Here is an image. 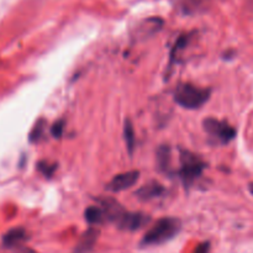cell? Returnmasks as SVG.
Segmentation results:
<instances>
[{"label":"cell","mask_w":253,"mask_h":253,"mask_svg":"<svg viewBox=\"0 0 253 253\" xmlns=\"http://www.w3.org/2000/svg\"><path fill=\"white\" fill-rule=\"evenodd\" d=\"M182 229V222L177 217H162L157 220L141 240V246H158L170 241Z\"/></svg>","instance_id":"1"},{"label":"cell","mask_w":253,"mask_h":253,"mask_svg":"<svg viewBox=\"0 0 253 253\" xmlns=\"http://www.w3.org/2000/svg\"><path fill=\"white\" fill-rule=\"evenodd\" d=\"M211 90L190 83H183L175 88L174 101L184 109H199L209 100Z\"/></svg>","instance_id":"2"},{"label":"cell","mask_w":253,"mask_h":253,"mask_svg":"<svg viewBox=\"0 0 253 253\" xmlns=\"http://www.w3.org/2000/svg\"><path fill=\"white\" fill-rule=\"evenodd\" d=\"M205 169V162L200 157L189 151L180 152V168L178 170L180 179L185 185H190L197 178L203 174Z\"/></svg>","instance_id":"3"},{"label":"cell","mask_w":253,"mask_h":253,"mask_svg":"<svg viewBox=\"0 0 253 253\" xmlns=\"http://www.w3.org/2000/svg\"><path fill=\"white\" fill-rule=\"evenodd\" d=\"M203 126L208 136L219 145H227L236 137V130L227 121L208 118L203 121Z\"/></svg>","instance_id":"4"},{"label":"cell","mask_w":253,"mask_h":253,"mask_svg":"<svg viewBox=\"0 0 253 253\" xmlns=\"http://www.w3.org/2000/svg\"><path fill=\"white\" fill-rule=\"evenodd\" d=\"M150 221V215L145 214V212L125 211L116 224H118L119 229L121 230H125V231H136V230H140L141 227L146 226Z\"/></svg>","instance_id":"5"},{"label":"cell","mask_w":253,"mask_h":253,"mask_svg":"<svg viewBox=\"0 0 253 253\" xmlns=\"http://www.w3.org/2000/svg\"><path fill=\"white\" fill-rule=\"evenodd\" d=\"M138 178H140V172L138 170H128V172L120 173V174H116L106 184V189L113 193L123 192V190H126L132 187V185H135Z\"/></svg>","instance_id":"6"},{"label":"cell","mask_w":253,"mask_h":253,"mask_svg":"<svg viewBox=\"0 0 253 253\" xmlns=\"http://www.w3.org/2000/svg\"><path fill=\"white\" fill-rule=\"evenodd\" d=\"M100 207L103 209L104 215H105L106 221L118 222L120 217L124 215V212H125L123 205L118 200L113 199V198L105 197L100 199Z\"/></svg>","instance_id":"7"},{"label":"cell","mask_w":253,"mask_h":253,"mask_svg":"<svg viewBox=\"0 0 253 253\" xmlns=\"http://www.w3.org/2000/svg\"><path fill=\"white\" fill-rule=\"evenodd\" d=\"M163 194H165V188H163V185L161 184V183L156 182V180H152V182L142 185V187L135 193L137 199L143 200V202L156 199V198L161 197V195Z\"/></svg>","instance_id":"8"},{"label":"cell","mask_w":253,"mask_h":253,"mask_svg":"<svg viewBox=\"0 0 253 253\" xmlns=\"http://www.w3.org/2000/svg\"><path fill=\"white\" fill-rule=\"evenodd\" d=\"M98 237L99 230H96L95 227L88 229L83 235H82L81 240H79V242L77 244L73 253H88L89 251H91L94 245L98 241Z\"/></svg>","instance_id":"9"},{"label":"cell","mask_w":253,"mask_h":253,"mask_svg":"<svg viewBox=\"0 0 253 253\" xmlns=\"http://www.w3.org/2000/svg\"><path fill=\"white\" fill-rule=\"evenodd\" d=\"M27 240L26 230L22 227H15V229L9 230L2 237V245L7 249H17L22 246L25 241Z\"/></svg>","instance_id":"10"},{"label":"cell","mask_w":253,"mask_h":253,"mask_svg":"<svg viewBox=\"0 0 253 253\" xmlns=\"http://www.w3.org/2000/svg\"><path fill=\"white\" fill-rule=\"evenodd\" d=\"M84 217H85L86 222H88L89 225H100L106 221L103 209H101L100 207H95V205L89 207L88 209L85 210Z\"/></svg>","instance_id":"11"},{"label":"cell","mask_w":253,"mask_h":253,"mask_svg":"<svg viewBox=\"0 0 253 253\" xmlns=\"http://www.w3.org/2000/svg\"><path fill=\"white\" fill-rule=\"evenodd\" d=\"M172 155H170V148L168 146H161L157 150V166L162 172L167 173L170 168V161H172Z\"/></svg>","instance_id":"12"},{"label":"cell","mask_w":253,"mask_h":253,"mask_svg":"<svg viewBox=\"0 0 253 253\" xmlns=\"http://www.w3.org/2000/svg\"><path fill=\"white\" fill-rule=\"evenodd\" d=\"M162 25L163 21L161 19H158V17H151V19L145 20V21L141 24L137 32L142 35V36H147V35H152L155 34L156 31H158V30L162 27Z\"/></svg>","instance_id":"13"},{"label":"cell","mask_w":253,"mask_h":253,"mask_svg":"<svg viewBox=\"0 0 253 253\" xmlns=\"http://www.w3.org/2000/svg\"><path fill=\"white\" fill-rule=\"evenodd\" d=\"M212 0H178L180 9L187 14H193L197 12L198 10L204 9L205 5L209 4Z\"/></svg>","instance_id":"14"},{"label":"cell","mask_w":253,"mask_h":253,"mask_svg":"<svg viewBox=\"0 0 253 253\" xmlns=\"http://www.w3.org/2000/svg\"><path fill=\"white\" fill-rule=\"evenodd\" d=\"M124 136H125L126 147L130 155H132L133 148H135V130H133L132 123L130 120H125V125H124Z\"/></svg>","instance_id":"15"},{"label":"cell","mask_w":253,"mask_h":253,"mask_svg":"<svg viewBox=\"0 0 253 253\" xmlns=\"http://www.w3.org/2000/svg\"><path fill=\"white\" fill-rule=\"evenodd\" d=\"M44 127H46V121L43 119H40L36 121L35 126L32 127L31 132H30V141L31 142H39L44 133Z\"/></svg>","instance_id":"16"},{"label":"cell","mask_w":253,"mask_h":253,"mask_svg":"<svg viewBox=\"0 0 253 253\" xmlns=\"http://www.w3.org/2000/svg\"><path fill=\"white\" fill-rule=\"evenodd\" d=\"M36 167H37V169H39L40 172H41L42 174L47 178H51L57 169L56 163H49V162H47V161H40V162L37 163Z\"/></svg>","instance_id":"17"},{"label":"cell","mask_w":253,"mask_h":253,"mask_svg":"<svg viewBox=\"0 0 253 253\" xmlns=\"http://www.w3.org/2000/svg\"><path fill=\"white\" fill-rule=\"evenodd\" d=\"M63 128H64V121L63 120H58L52 125L51 127V133L54 138H59L63 133Z\"/></svg>","instance_id":"18"},{"label":"cell","mask_w":253,"mask_h":253,"mask_svg":"<svg viewBox=\"0 0 253 253\" xmlns=\"http://www.w3.org/2000/svg\"><path fill=\"white\" fill-rule=\"evenodd\" d=\"M209 252H210V242L208 241L202 242L200 245H198V247L194 251V253H209Z\"/></svg>","instance_id":"19"},{"label":"cell","mask_w":253,"mask_h":253,"mask_svg":"<svg viewBox=\"0 0 253 253\" xmlns=\"http://www.w3.org/2000/svg\"><path fill=\"white\" fill-rule=\"evenodd\" d=\"M16 253H37V252L27 246H20L16 249Z\"/></svg>","instance_id":"20"},{"label":"cell","mask_w":253,"mask_h":253,"mask_svg":"<svg viewBox=\"0 0 253 253\" xmlns=\"http://www.w3.org/2000/svg\"><path fill=\"white\" fill-rule=\"evenodd\" d=\"M249 190H250V193H251V194L253 195V182L250 183V184H249Z\"/></svg>","instance_id":"21"}]
</instances>
